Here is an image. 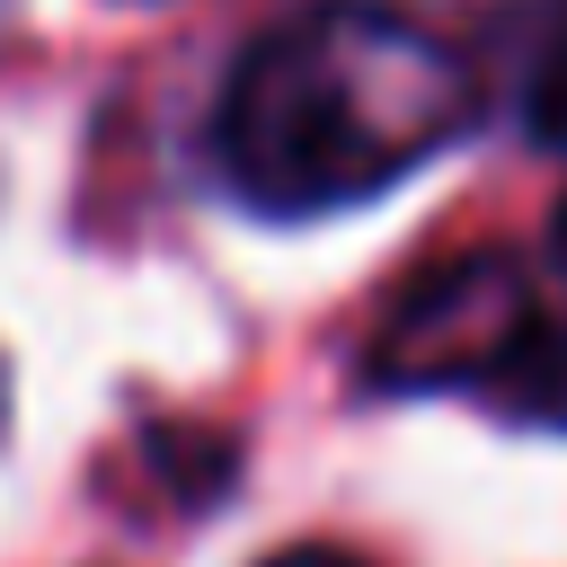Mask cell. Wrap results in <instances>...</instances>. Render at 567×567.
<instances>
[{"label": "cell", "mask_w": 567, "mask_h": 567, "mask_svg": "<svg viewBox=\"0 0 567 567\" xmlns=\"http://www.w3.org/2000/svg\"><path fill=\"white\" fill-rule=\"evenodd\" d=\"M478 106L470 62L399 9H310L257 35L221 89V168L257 213L381 195Z\"/></svg>", "instance_id": "cell-1"}, {"label": "cell", "mask_w": 567, "mask_h": 567, "mask_svg": "<svg viewBox=\"0 0 567 567\" xmlns=\"http://www.w3.org/2000/svg\"><path fill=\"white\" fill-rule=\"evenodd\" d=\"M523 319H532V292L505 257H452L390 310L372 346V381H470L478 390V372L514 346Z\"/></svg>", "instance_id": "cell-2"}, {"label": "cell", "mask_w": 567, "mask_h": 567, "mask_svg": "<svg viewBox=\"0 0 567 567\" xmlns=\"http://www.w3.org/2000/svg\"><path fill=\"white\" fill-rule=\"evenodd\" d=\"M478 399L487 408H505V416H523V425H549V434H567V319H523L514 328V346L478 372Z\"/></svg>", "instance_id": "cell-3"}, {"label": "cell", "mask_w": 567, "mask_h": 567, "mask_svg": "<svg viewBox=\"0 0 567 567\" xmlns=\"http://www.w3.org/2000/svg\"><path fill=\"white\" fill-rule=\"evenodd\" d=\"M523 124L540 142H567V0L549 9L540 44H532V71H523Z\"/></svg>", "instance_id": "cell-4"}, {"label": "cell", "mask_w": 567, "mask_h": 567, "mask_svg": "<svg viewBox=\"0 0 567 567\" xmlns=\"http://www.w3.org/2000/svg\"><path fill=\"white\" fill-rule=\"evenodd\" d=\"M266 567H363V558H354V549H337V540H301V549L266 558Z\"/></svg>", "instance_id": "cell-5"}, {"label": "cell", "mask_w": 567, "mask_h": 567, "mask_svg": "<svg viewBox=\"0 0 567 567\" xmlns=\"http://www.w3.org/2000/svg\"><path fill=\"white\" fill-rule=\"evenodd\" d=\"M549 239H558V266H567V204H558V221H549Z\"/></svg>", "instance_id": "cell-6"}]
</instances>
